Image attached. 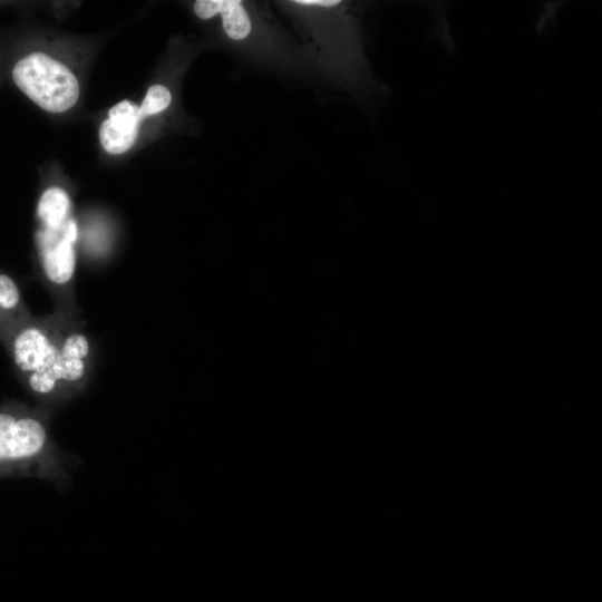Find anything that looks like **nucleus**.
Listing matches in <instances>:
<instances>
[{"label": "nucleus", "mask_w": 602, "mask_h": 602, "mask_svg": "<svg viewBox=\"0 0 602 602\" xmlns=\"http://www.w3.org/2000/svg\"><path fill=\"white\" fill-rule=\"evenodd\" d=\"M71 201L60 187L46 190L39 198L37 214L45 229H59L70 219Z\"/></svg>", "instance_id": "8"}, {"label": "nucleus", "mask_w": 602, "mask_h": 602, "mask_svg": "<svg viewBox=\"0 0 602 602\" xmlns=\"http://www.w3.org/2000/svg\"><path fill=\"white\" fill-rule=\"evenodd\" d=\"M12 77L19 89L47 111H66L79 97V85L74 74L42 52L21 58L13 67Z\"/></svg>", "instance_id": "1"}, {"label": "nucleus", "mask_w": 602, "mask_h": 602, "mask_svg": "<svg viewBox=\"0 0 602 602\" xmlns=\"http://www.w3.org/2000/svg\"><path fill=\"white\" fill-rule=\"evenodd\" d=\"M143 117L139 107L129 100H123L111 107L108 118L99 129L103 148L114 155L127 152L136 140Z\"/></svg>", "instance_id": "4"}, {"label": "nucleus", "mask_w": 602, "mask_h": 602, "mask_svg": "<svg viewBox=\"0 0 602 602\" xmlns=\"http://www.w3.org/2000/svg\"><path fill=\"white\" fill-rule=\"evenodd\" d=\"M78 230L76 221L70 217L59 229L40 227L37 232V244L40 261L46 276L54 283L64 284L71 280L76 270V251Z\"/></svg>", "instance_id": "3"}, {"label": "nucleus", "mask_w": 602, "mask_h": 602, "mask_svg": "<svg viewBox=\"0 0 602 602\" xmlns=\"http://www.w3.org/2000/svg\"><path fill=\"white\" fill-rule=\"evenodd\" d=\"M85 361L58 351L56 358L42 369L27 376L28 383L37 394L50 392L59 380L76 381L85 375Z\"/></svg>", "instance_id": "7"}, {"label": "nucleus", "mask_w": 602, "mask_h": 602, "mask_svg": "<svg viewBox=\"0 0 602 602\" xmlns=\"http://www.w3.org/2000/svg\"><path fill=\"white\" fill-rule=\"evenodd\" d=\"M172 100L171 91L163 85H153L148 88L146 96L139 107V114L145 117L165 110Z\"/></svg>", "instance_id": "9"}, {"label": "nucleus", "mask_w": 602, "mask_h": 602, "mask_svg": "<svg viewBox=\"0 0 602 602\" xmlns=\"http://www.w3.org/2000/svg\"><path fill=\"white\" fill-rule=\"evenodd\" d=\"M21 303V295L16 282L6 273H0V311L13 312Z\"/></svg>", "instance_id": "10"}, {"label": "nucleus", "mask_w": 602, "mask_h": 602, "mask_svg": "<svg viewBox=\"0 0 602 602\" xmlns=\"http://www.w3.org/2000/svg\"><path fill=\"white\" fill-rule=\"evenodd\" d=\"M295 4L302 7H312V8H333L337 7L340 1L338 0H297L293 1Z\"/></svg>", "instance_id": "12"}, {"label": "nucleus", "mask_w": 602, "mask_h": 602, "mask_svg": "<svg viewBox=\"0 0 602 602\" xmlns=\"http://www.w3.org/2000/svg\"><path fill=\"white\" fill-rule=\"evenodd\" d=\"M59 348L67 357L84 360L89 352V342L86 336L72 333L64 340Z\"/></svg>", "instance_id": "11"}, {"label": "nucleus", "mask_w": 602, "mask_h": 602, "mask_svg": "<svg viewBox=\"0 0 602 602\" xmlns=\"http://www.w3.org/2000/svg\"><path fill=\"white\" fill-rule=\"evenodd\" d=\"M50 337L39 327L20 329L12 340V357L16 366L27 376L49 365L58 355Z\"/></svg>", "instance_id": "5"}, {"label": "nucleus", "mask_w": 602, "mask_h": 602, "mask_svg": "<svg viewBox=\"0 0 602 602\" xmlns=\"http://www.w3.org/2000/svg\"><path fill=\"white\" fill-rule=\"evenodd\" d=\"M46 440L47 431L38 419L0 409V472L35 458Z\"/></svg>", "instance_id": "2"}, {"label": "nucleus", "mask_w": 602, "mask_h": 602, "mask_svg": "<svg viewBox=\"0 0 602 602\" xmlns=\"http://www.w3.org/2000/svg\"><path fill=\"white\" fill-rule=\"evenodd\" d=\"M194 12L201 19L220 14L225 33L233 40L245 39L251 31V20L243 2L239 0H198Z\"/></svg>", "instance_id": "6"}]
</instances>
